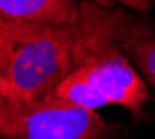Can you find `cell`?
Segmentation results:
<instances>
[{
    "instance_id": "3",
    "label": "cell",
    "mask_w": 155,
    "mask_h": 139,
    "mask_svg": "<svg viewBox=\"0 0 155 139\" xmlns=\"http://www.w3.org/2000/svg\"><path fill=\"white\" fill-rule=\"evenodd\" d=\"M110 128L94 110L46 96L27 104L3 99L0 135L7 139H101Z\"/></svg>"
},
{
    "instance_id": "4",
    "label": "cell",
    "mask_w": 155,
    "mask_h": 139,
    "mask_svg": "<svg viewBox=\"0 0 155 139\" xmlns=\"http://www.w3.org/2000/svg\"><path fill=\"white\" fill-rule=\"evenodd\" d=\"M77 0H0V17L35 27L71 25L78 17Z\"/></svg>"
},
{
    "instance_id": "2",
    "label": "cell",
    "mask_w": 155,
    "mask_h": 139,
    "mask_svg": "<svg viewBox=\"0 0 155 139\" xmlns=\"http://www.w3.org/2000/svg\"><path fill=\"white\" fill-rule=\"evenodd\" d=\"M127 45H110L92 53L51 93L73 103L97 110L117 104L143 117V109L151 99L144 79L124 53Z\"/></svg>"
},
{
    "instance_id": "5",
    "label": "cell",
    "mask_w": 155,
    "mask_h": 139,
    "mask_svg": "<svg viewBox=\"0 0 155 139\" xmlns=\"http://www.w3.org/2000/svg\"><path fill=\"white\" fill-rule=\"evenodd\" d=\"M46 28L49 27L17 24V22L6 21L0 17V65L3 67V70L8 64L13 49L17 43L32 39Z\"/></svg>"
},
{
    "instance_id": "8",
    "label": "cell",
    "mask_w": 155,
    "mask_h": 139,
    "mask_svg": "<svg viewBox=\"0 0 155 139\" xmlns=\"http://www.w3.org/2000/svg\"><path fill=\"white\" fill-rule=\"evenodd\" d=\"M2 72H3V67L0 65V75H2Z\"/></svg>"
},
{
    "instance_id": "9",
    "label": "cell",
    "mask_w": 155,
    "mask_h": 139,
    "mask_svg": "<svg viewBox=\"0 0 155 139\" xmlns=\"http://www.w3.org/2000/svg\"><path fill=\"white\" fill-rule=\"evenodd\" d=\"M2 102H3V99L0 97V109H2ZM0 136H2V135H0Z\"/></svg>"
},
{
    "instance_id": "6",
    "label": "cell",
    "mask_w": 155,
    "mask_h": 139,
    "mask_svg": "<svg viewBox=\"0 0 155 139\" xmlns=\"http://www.w3.org/2000/svg\"><path fill=\"white\" fill-rule=\"evenodd\" d=\"M124 53L137 65L140 72L145 77L150 85L155 90V33L143 36L136 42L130 43L124 47Z\"/></svg>"
},
{
    "instance_id": "7",
    "label": "cell",
    "mask_w": 155,
    "mask_h": 139,
    "mask_svg": "<svg viewBox=\"0 0 155 139\" xmlns=\"http://www.w3.org/2000/svg\"><path fill=\"white\" fill-rule=\"evenodd\" d=\"M119 2L123 6L131 8V10H138V11H148L154 6V0H115Z\"/></svg>"
},
{
    "instance_id": "1",
    "label": "cell",
    "mask_w": 155,
    "mask_h": 139,
    "mask_svg": "<svg viewBox=\"0 0 155 139\" xmlns=\"http://www.w3.org/2000/svg\"><path fill=\"white\" fill-rule=\"evenodd\" d=\"M77 22L49 27L39 35L17 43L0 75V97L18 104L49 96L74 70Z\"/></svg>"
}]
</instances>
